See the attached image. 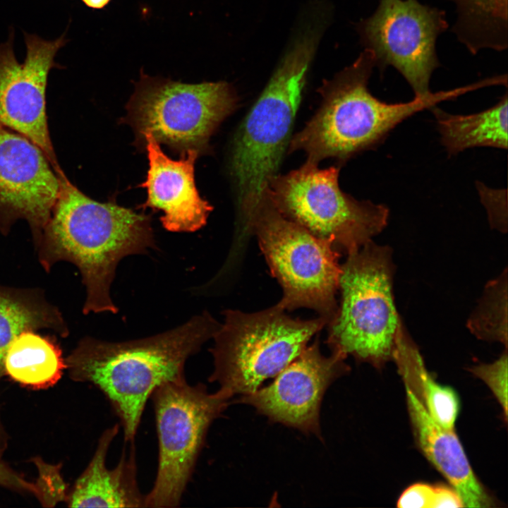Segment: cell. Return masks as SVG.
<instances>
[{
	"mask_svg": "<svg viewBox=\"0 0 508 508\" xmlns=\"http://www.w3.org/2000/svg\"><path fill=\"white\" fill-rule=\"evenodd\" d=\"M60 190L50 218L35 242L47 270L59 261L75 265L85 287L83 311H119L111 297L116 267L125 257L155 248L150 217L114 202L92 200L59 174Z\"/></svg>",
	"mask_w": 508,
	"mask_h": 508,
	"instance_id": "obj_1",
	"label": "cell"
},
{
	"mask_svg": "<svg viewBox=\"0 0 508 508\" xmlns=\"http://www.w3.org/2000/svg\"><path fill=\"white\" fill-rule=\"evenodd\" d=\"M207 311L153 336L111 342L83 338L66 360L74 380L89 382L106 397L133 442L148 399L162 384L186 378L185 364L220 326Z\"/></svg>",
	"mask_w": 508,
	"mask_h": 508,
	"instance_id": "obj_2",
	"label": "cell"
},
{
	"mask_svg": "<svg viewBox=\"0 0 508 508\" xmlns=\"http://www.w3.org/2000/svg\"><path fill=\"white\" fill-rule=\"evenodd\" d=\"M375 58L365 49L350 66L319 89L322 102L304 128L289 141V152H306V162L327 158L344 161L377 144L397 124L415 113L461 94L460 88L430 93L389 104L370 94L368 82Z\"/></svg>",
	"mask_w": 508,
	"mask_h": 508,
	"instance_id": "obj_3",
	"label": "cell"
},
{
	"mask_svg": "<svg viewBox=\"0 0 508 508\" xmlns=\"http://www.w3.org/2000/svg\"><path fill=\"white\" fill-rule=\"evenodd\" d=\"M316 42L309 34L294 44L235 135L230 169L243 231L266 199L289 146Z\"/></svg>",
	"mask_w": 508,
	"mask_h": 508,
	"instance_id": "obj_4",
	"label": "cell"
},
{
	"mask_svg": "<svg viewBox=\"0 0 508 508\" xmlns=\"http://www.w3.org/2000/svg\"><path fill=\"white\" fill-rule=\"evenodd\" d=\"M210 349L214 369L208 381L232 397L258 389L274 377L327 325L321 317L293 318L277 303L255 313L225 310Z\"/></svg>",
	"mask_w": 508,
	"mask_h": 508,
	"instance_id": "obj_5",
	"label": "cell"
},
{
	"mask_svg": "<svg viewBox=\"0 0 508 508\" xmlns=\"http://www.w3.org/2000/svg\"><path fill=\"white\" fill-rule=\"evenodd\" d=\"M392 249L373 240L341 265L337 313L327 325L331 352L380 366L392 358L401 319L392 294Z\"/></svg>",
	"mask_w": 508,
	"mask_h": 508,
	"instance_id": "obj_6",
	"label": "cell"
},
{
	"mask_svg": "<svg viewBox=\"0 0 508 508\" xmlns=\"http://www.w3.org/2000/svg\"><path fill=\"white\" fill-rule=\"evenodd\" d=\"M248 231L256 236L270 272L282 289L277 304L285 310H313L328 324L338 308L341 254L329 241L284 217L267 198Z\"/></svg>",
	"mask_w": 508,
	"mask_h": 508,
	"instance_id": "obj_7",
	"label": "cell"
},
{
	"mask_svg": "<svg viewBox=\"0 0 508 508\" xmlns=\"http://www.w3.org/2000/svg\"><path fill=\"white\" fill-rule=\"evenodd\" d=\"M339 171L336 167L320 169L306 162L298 169L274 176L266 197L284 217L348 255L382 231L389 209L344 192Z\"/></svg>",
	"mask_w": 508,
	"mask_h": 508,
	"instance_id": "obj_8",
	"label": "cell"
},
{
	"mask_svg": "<svg viewBox=\"0 0 508 508\" xmlns=\"http://www.w3.org/2000/svg\"><path fill=\"white\" fill-rule=\"evenodd\" d=\"M232 396L202 383L181 379L157 387L152 399L158 440V464L145 507H176L193 473L212 423L231 404Z\"/></svg>",
	"mask_w": 508,
	"mask_h": 508,
	"instance_id": "obj_9",
	"label": "cell"
},
{
	"mask_svg": "<svg viewBox=\"0 0 508 508\" xmlns=\"http://www.w3.org/2000/svg\"><path fill=\"white\" fill-rule=\"evenodd\" d=\"M236 104L234 90L224 81L188 84L142 74L128 109L142 135L150 133L159 143L200 152Z\"/></svg>",
	"mask_w": 508,
	"mask_h": 508,
	"instance_id": "obj_10",
	"label": "cell"
},
{
	"mask_svg": "<svg viewBox=\"0 0 508 508\" xmlns=\"http://www.w3.org/2000/svg\"><path fill=\"white\" fill-rule=\"evenodd\" d=\"M447 28L444 11L418 0H380L360 30L375 66H392L411 86L415 97H424L431 93L430 76L440 66L437 37Z\"/></svg>",
	"mask_w": 508,
	"mask_h": 508,
	"instance_id": "obj_11",
	"label": "cell"
},
{
	"mask_svg": "<svg viewBox=\"0 0 508 508\" xmlns=\"http://www.w3.org/2000/svg\"><path fill=\"white\" fill-rule=\"evenodd\" d=\"M13 34L0 44V124L39 146L57 174L62 172L49 132L46 90L48 75L58 51L66 44L62 35L46 40L25 34L26 56L20 63L13 51Z\"/></svg>",
	"mask_w": 508,
	"mask_h": 508,
	"instance_id": "obj_12",
	"label": "cell"
},
{
	"mask_svg": "<svg viewBox=\"0 0 508 508\" xmlns=\"http://www.w3.org/2000/svg\"><path fill=\"white\" fill-rule=\"evenodd\" d=\"M346 358L337 352L323 355L317 337L270 385L241 395L236 401L253 406L272 422L322 439V399L328 387L348 372Z\"/></svg>",
	"mask_w": 508,
	"mask_h": 508,
	"instance_id": "obj_13",
	"label": "cell"
},
{
	"mask_svg": "<svg viewBox=\"0 0 508 508\" xmlns=\"http://www.w3.org/2000/svg\"><path fill=\"white\" fill-rule=\"evenodd\" d=\"M60 190V179L42 150L0 124V229L25 220L36 242Z\"/></svg>",
	"mask_w": 508,
	"mask_h": 508,
	"instance_id": "obj_14",
	"label": "cell"
},
{
	"mask_svg": "<svg viewBox=\"0 0 508 508\" xmlns=\"http://www.w3.org/2000/svg\"><path fill=\"white\" fill-rule=\"evenodd\" d=\"M149 160L146 179L141 184L147 190L143 206L162 212L163 227L172 232H194L206 224L212 210L196 188L194 167L199 152L188 150L179 160L162 150L150 133H144Z\"/></svg>",
	"mask_w": 508,
	"mask_h": 508,
	"instance_id": "obj_15",
	"label": "cell"
},
{
	"mask_svg": "<svg viewBox=\"0 0 508 508\" xmlns=\"http://www.w3.org/2000/svg\"><path fill=\"white\" fill-rule=\"evenodd\" d=\"M408 409L418 445L458 492L466 507H490L492 501L478 481L454 429L437 423L405 383Z\"/></svg>",
	"mask_w": 508,
	"mask_h": 508,
	"instance_id": "obj_16",
	"label": "cell"
},
{
	"mask_svg": "<svg viewBox=\"0 0 508 508\" xmlns=\"http://www.w3.org/2000/svg\"><path fill=\"white\" fill-rule=\"evenodd\" d=\"M120 424L106 429L86 469L78 478L68 499L71 507H145V495L140 491L133 442L124 449L117 465L106 466L110 445Z\"/></svg>",
	"mask_w": 508,
	"mask_h": 508,
	"instance_id": "obj_17",
	"label": "cell"
},
{
	"mask_svg": "<svg viewBox=\"0 0 508 508\" xmlns=\"http://www.w3.org/2000/svg\"><path fill=\"white\" fill-rule=\"evenodd\" d=\"M66 367V361L56 342L35 331L18 334L4 356V372L16 382L35 388L55 384Z\"/></svg>",
	"mask_w": 508,
	"mask_h": 508,
	"instance_id": "obj_18",
	"label": "cell"
},
{
	"mask_svg": "<svg viewBox=\"0 0 508 508\" xmlns=\"http://www.w3.org/2000/svg\"><path fill=\"white\" fill-rule=\"evenodd\" d=\"M507 96L495 106L471 115H452L433 108L441 140L447 152L473 147L507 148Z\"/></svg>",
	"mask_w": 508,
	"mask_h": 508,
	"instance_id": "obj_19",
	"label": "cell"
},
{
	"mask_svg": "<svg viewBox=\"0 0 508 508\" xmlns=\"http://www.w3.org/2000/svg\"><path fill=\"white\" fill-rule=\"evenodd\" d=\"M49 329L61 335L68 334L59 310L40 292L0 286V355L25 331Z\"/></svg>",
	"mask_w": 508,
	"mask_h": 508,
	"instance_id": "obj_20",
	"label": "cell"
},
{
	"mask_svg": "<svg viewBox=\"0 0 508 508\" xmlns=\"http://www.w3.org/2000/svg\"><path fill=\"white\" fill-rule=\"evenodd\" d=\"M392 358L404 375L413 377L418 387V397L431 418L440 426L454 429L459 401L451 387L437 383L427 371L423 359L400 322L395 336Z\"/></svg>",
	"mask_w": 508,
	"mask_h": 508,
	"instance_id": "obj_21",
	"label": "cell"
},
{
	"mask_svg": "<svg viewBox=\"0 0 508 508\" xmlns=\"http://www.w3.org/2000/svg\"><path fill=\"white\" fill-rule=\"evenodd\" d=\"M453 1L457 11L454 31L470 52L507 46V0Z\"/></svg>",
	"mask_w": 508,
	"mask_h": 508,
	"instance_id": "obj_22",
	"label": "cell"
},
{
	"mask_svg": "<svg viewBox=\"0 0 508 508\" xmlns=\"http://www.w3.org/2000/svg\"><path fill=\"white\" fill-rule=\"evenodd\" d=\"M472 334L480 339L507 345V271L485 286L479 303L467 322Z\"/></svg>",
	"mask_w": 508,
	"mask_h": 508,
	"instance_id": "obj_23",
	"label": "cell"
},
{
	"mask_svg": "<svg viewBox=\"0 0 508 508\" xmlns=\"http://www.w3.org/2000/svg\"><path fill=\"white\" fill-rule=\"evenodd\" d=\"M470 370L490 389L507 416V353L504 352L492 363L479 364Z\"/></svg>",
	"mask_w": 508,
	"mask_h": 508,
	"instance_id": "obj_24",
	"label": "cell"
},
{
	"mask_svg": "<svg viewBox=\"0 0 508 508\" xmlns=\"http://www.w3.org/2000/svg\"><path fill=\"white\" fill-rule=\"evenodd\" d=\"M482 202L487 209L490 226L505 233L507 231V210L506 196L502 198L504 190H494L488 188L480 183L477 186Z\"/></svg>",
	"mask_w": 508,
	"mask_h": 508,
	"instance_id": "obj_25",
	"label": "cell"
},
{
	"mask_svg": "<svg viewBox=\"0 0 508 508\" xmlns=\"http://www.w3.org/2000/svg\"><path fill=\"white\" fill-rule=\"evenodd\" d=\"M435 486L425 483H416L406 488L397 501L401 508H431Z\"/></svg>",
	"mask_w": 508,
	"mask_h": 508,
	"instance_id": "obj_26",
	"label": "cell"
},
{
	"mask_svg": "<svg viewBox=\"0 0 508 508\" xmlns=\"http://www.w3.org/2000/svg\"><path fill=\"white\" fill-rule=\"evenodd\" d=\"M464 507L463 502L458 492L452 487L445 485L435 486L434 497L431 508Z\"/></svg>",
	"mask_w": 508,
	"mask_h": 508,
	"instance_id": "obj_27",
	"label": "cell"
},
{
	"mask_svg": "<svg viewBox=\"0 0 508 508\" xmlns=\"http://www.w3.org/2000/svg\"><path fill=\"white\" fill-rule=\"evenodd\" d=\"M0 483L13 485H20L25 488L26 484L24 480L18 478L14 474H11L0 465Z\"/></svg>",
	"mask_w": 508,
	"mask_h": 508,
	"instance_id": "obj_28",
	"label": "cell"
},
{
	"mask_svg": "<svg viewBox=\"0 0 508 508\" xmlns=\"http://www.w3.org/2000/svg\"><path fill=\"white\" fill-rule=\"evenodd\" d=\"M87 6L92 8H102L106 6L110 0H82Z\"/></svg>",
	"mask_w": 508,
	"mask_h": 508,
	"instance_id": "obj_29",
	"label": "cell"
},
{
	"mask_svg": "<svg viewBox=\"0 0 508 508\" xmlns=\"http://www.w3.org/2000/svg\"><path fill=\"white\" fill-rule=\"evenodd\" d=\"M4 373V358L0 355V377L1 376L2 373ZM1 437V428H0V437Z\"/></svg>",
	"mask_w": 508,
	"mask_h": 508,
	"instance_id": "obj_30",
	"label": "cell"
}]
</instances>
